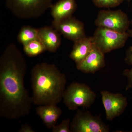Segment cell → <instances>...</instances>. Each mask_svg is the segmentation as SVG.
Returning <instances> with one entry per match:
<instances>
[{"instance_id":"1","label":"cell","mask_w":132,"mask_h":132,"mask_svg":"<svg viewBox=\"0 0 132 132\" xmlns=\"http://www.w3.org/2000/svg\"><path fill=\"white\" fill-rule=\"evenodd\" d=\"M27 65L23 55L14 44L8 46L0 58V116L16 119L28 115L32 97L24 79Z\"/></svg>"},{"instance_id":"2","label":"cell","mask_w":132,"mask_h":132,"mask_svg":"<svg viewBox=\"0 0 132 132\" xmlns=\"http://www.w3.org/2000/svg\"><path fill=\"white\" fill-rule=\"evenodd\" d=\"M33 104L35 105H57L63 99L67 78L54 64L43 62L31 71Z\"/></svg>"},{"instance_id":"3","label":"cell","mask_w":132,"mask_h":132,"mask_svg":"<svg viewBox=\"0 0 132 132\" xmlns=\"http://www.w3.org/2000/svg\"><path fill=\"white\" fill-rule=\"evenodd\" d=\"M96 98V94L87 85L73 82L65 90L62 100L69 110L74 111L79 108H89Z\"/></svg>"},{"instance_id":"4","label":"cell","mask_w":132,"mask_h":132,"mask_svg":"<svg viewBox=\"0 0 132 132\" xmlns=\"http://www.w3.org/2000/svg\"><path fill=\"white\" fill-rule=\"evenodd\" d=\"M53 0H6V6L13 14L21 19L39 17L51 8Z\"/></svg>"},{"instance_id":"5","label":"cell","mask_w":132,"mask_h":132,"mask_svg":"<svg viewBox=\"0 0 132 132\" xmlns=\"http://www.w3.org/2000/svg\"><path fill=\"white\" fill-rule=\"evenodd\" d=\"M127 32L120 33L102 27H98L93 36L95 46L104 54L125 46L129 37Z\"/></svg>"},{"instance_id":"6","label":"cell","mask_w":132,"mask_h":132,"mask_svg":"<svg viewBox=\"0 0 132 132\" xmlns=\"http://www.w3.org/2000/svg\"><path fill=\"white\" fill-rule=\"evenodd\" d=\"M72 132H109L110 128L100 117L79 110L70 124Z\"/></svg>"},{"instance_id":"7","label":"cell","mask_w":132,"mask_h":132,"mask_svg":"<svg viewBox=\"0 0 132 132\" xmlns=\"http://www.w3.org/2000/svg\"><path fill=\"white\" fill-rule=\"evenodd\" d=\"M95 24L120 33L127 32L130 22L127 15L120 10L116 11L101 10L99 12Z\"/></svg>"},{"instance_id":"8","label":"cell","mask_w":132,"mask_h":132,"mask_svg":"<svg viewBox=\"0 0 132 132\" xmlns=\"http://www.w3.org/2000/svg\"><path fill=\"white\" fill-rule=\"evenodd\" d=\"M101 94L107 119L112 120L123 113L127 105L126 97L119 93H113L107 90L101 91Z\"/></svg>"},{"instance_id":"9","label":"cell","mask_w":132,"mask_h":132,"mask_svg":"<svg viewBox=\"0 0 132 132\" xmlns=\"http://www.w3.org/2000/svg\"><path fill=\"white\" fill-rule=\"evenodd\" d=\"M53 28L74 43L86 36L83 23L72 16L59 22L53 21Z\"/></svg>"},{"instance_id":"10","label":"cell","mask_w":132,"mask_h":132,"mask_svg":"<svg viewBox=\"0 0 132 132\" xmlns=\"http://www.w3.org/2000/svg\"><path fill=\"white\" fill-rule=\"evenodd\" d=\"M104 54L95 46L83 60L76 64V67L85 73H94L105 65Z\"/></svg>"},{"instance_id":"11","label":"cell","mask_w":132,"mask_h":132,"mask_svg":"<svg viewBox=\"0 0 132 132\" xmlns=\"http://www.w3.org/2000/svg\"><path fill=\"white\" fill-rule=\"evenodd\" d=\"M77 8L76 0H60L50 8L54 21H61L72 16Z\"/></svg>"},{"instance_id":"12","label":"cell","mask_w":132,"mask_h":132,"mask_svg":"<svg viewBox=\"0 0 132 132\" xmlns=\"http://www.w3.org/2000/svg\"><path fill=\"white\" fill-rule=\"evenodd\" d=\"M59 33L51 27H45L39 29V39L44 45L46 51L55 52L60 46L61 38Z\"/></svg>"},{"instance_id":"13","label":"cell","mask_w":132,"mask_h":132,"mask_svg":"<svg viewBox=\"0 0 132 132\" xmlns=\"http://www.w3.org/2000/svg\"><path fill=\"white\" fill-rule=\"evenodd\" d=\"M36 111V114L49 129L53 128L56 125L57 120L62 113L61 109L55 104L39 106Z\"/></svg>"},{"instance_id":"14","label":"cell","mask_w":132,"mask_h":132,"mask_svg":"<svg viewBox=\"0 0 132 132\" xmlns=\"http://www.w3.org/2000/svg\"><path fill=\"white\" fill-rule=\"evenodd\" d=\"M94 46L92 37L85 36L74 42L69 57L75 62L76 64H78L87 56Z\"/></svg>"},{"instance_id":"15","label":"cell","mask_w":132,"mask_h":132,"mask_svg":"<svg viewBox=\"0 0 132 132\" xmlns=\"http://www.w3.org/2000/svg\"><path fill=\"white\" fill-rule=\"evenodd\" d=\"M39 29L30 26H25L22 28L18 35L19 42L23 45L28 43L39 39Z\"/></svg>"},{"instance_id":"16","label":"cell","mask_w":132,"mask_h":132,"mask_svg":"<svg viewBox=\"0 0 132 132\" xmlns=\"http://www.w3.org/2000/svg\"><path fill=\"white\" fill-rule=\"evenodd\" d=\"M24 52L30 57H34L46 51L44 45L39 39L35 40L23 45Z\"/></svg>"},{"instance_id":"17","label":"cell","mask_w":132,"mask_h":132,"mask_svg":"<svg viewBox=\"0 0 132 132\" xmlns=\"http://www.w3.org/2000/svg\"><path fill=\"white\" fill-rule=\"evenodd\" d=\"M125 61L127 64L131 66L130 69L124 70L123 74L127 78V85L126 89L127 90L132 88V46L128 48L126 51Z\"/></svg>"},{"instance_id":"18","label":"cell","mask_w":132,"mask_h":132,"mask_svg":"<svg viewBox=\"0 0 132 132\" xmlns=\"http://www.w3.org/2000/svg\"><path fill=\"white\" fill-rule=\"evenodd\" d=\"M124 0H92L95 6L99 8H114L118 6Z\"/></svg>"},{"instance_id":"19","label":"cell","mask_w":132,"mask_h":132,"mask_svg":"<svg viewBox=\"0 0 132 132\" xmlns=\"http://www.w3.org/2000/svg\"><path fill=\"white\" fill-rule=\"evenodd\" d=\"M71 120L69 118L65 119L58 125H55L52 128L53 132H71L70 129Z\"/></svg>"},{"instance_id":"20","label":"cell","mask_w":132,"mask_h":132,"mask_svg":"<svg viewBox=\"0 0 132 132\" xmlns=\"http://www.w3.org/2000/svg\"><path fill=\"white\" fill-rule=\"evenodd\" d=\"M19 132H34L35 131L30 126L27 124H24L22 125L21 127L19 130Z\"/></svg>"},{"instance_id":"21","label":"cell","mask_w":132,"mask_h":132,"mask_svg":"<svg viewBox=\"0 0 132 132\" xmlns=\"http://www.w3.org/2000/svg\"><path fill=\"white\" fill-rule=\"evenodd\" d=\"M131 24L132 25L131 28L130 29H128L127 31V32L129 34V36L132 38V21L131 22Z\"/></svg>"},{"instance_id":"22","label":"cell","mask_w":132,"mask_h":132,"mask_svg":"<svg viewBox=\"0 0 132 132\" xmlns=\"http://www.w3.org/2000/svg\"><path fill=\"white\" fill-rule=\"evenodd\" d=\"M131 1V0H128V2L130 3Z\"/></svg>"}]
</instances>
